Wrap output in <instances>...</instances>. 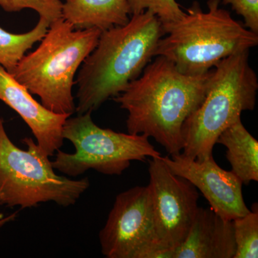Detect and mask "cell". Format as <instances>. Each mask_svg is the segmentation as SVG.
Masks as SVG:
<instances>
[{"label": "cell", "instance_id": "6da1fadb", "mask_svg": "<svg viewBox=\"0 0 258 258\" xmlns=\"http://www.w3.org/2000/svg\"><path fill=\"white\" fill-rule=\"evenodd\" d=\"M211 73L182 74L170 60L156 56L113 98L128 113V133L152 137L170 155L181 153L182 125L203 102Z\"/></svg>", "mask_w": 258, "mask_h": 258}, {"label": "cell", "instance_id": "7a4b0ae2", "mask_svg": "<svg viewBox=\"0 0 258 258\" xmlns=\"http://www.w3.org/2000/svg\"><path fill=\"white\" fill-rule=\"evenodd\" d=\"M164 35L162 23L149 10L132 15L124 25L102 32L76 79L77 114L96 111L123 92L151 62Z\"/></svg>", "mask_w": 258, "mask_h": 258}, {"label": "cell", "instance_id": "3957f363", "mask_svg": "<svg viewBox=\"0 0 258 258\" xmlns=\"http://www.w3.org/2000/svg\"><path fill=\"white\" fill-rule=\"evenodd\" d=\"M220 0H209L203 12L195 2L179 20L162 24L164 35L154 57L162 56L182 74H206L220 61L258 45V34L234 20L220 8Z\"/></svg>", "mask_w": 258, "mask_h": 258}, {"label": "cell", "instance_id": "277c9868", "mask_svg": "<svg viewBox=\"0 0 258 258\" xmlns=\"http://www.w3.org/2000/svg\"><path fill=\"white\" fill-rule=\"evenodd\" d=\"M102 31L76 30L60 18L51 23L36 50L24 56L10 73L42 104L58 114L76 112L73 87L76 73L94 50Z\"/></svg>", "mask_w": 258, "mask_h": 258}, {"label": "cell", "instance_id": "5b68a950", "mask_svg": "<svg viewBox=\"0 0 258 258\" xmlns=\"http://www.w3.org/2000/svg\"><path fill=\"white\" fill-rule=\"evenodd\" d=\"M249 51L231 55L212 70L201 104L181 128L183 155L204 161L212 157L219 136L255 107L257 75L249 63Z\"/></svg>", "mask_w": 258, "mask_h": 258}, {"label": "cell", "instance_id": "8992f818", "mask_svg": "<svg viewBox=\"0 0 258 258\" xmlns=\"http://www.w3.org/2000/svg\"><path fill=\"white\" fill-rule=\"evenodd\" d=\"M17 147L8 137L0 118V205L20 210L53 202L74 205L89 188L87 177L79 180L56 174L49 156L32 138Z\"/></svg>", "mask_w": 258, "mask_h": 258}, {"label": "cell", "instance_id": "52a82bcc", "mask_svg": "<svg viewBox=\"0 0 258 258\" xmlns=\"http://www.w3.org/2000/svg\"><path fill=\"white\" fill-rule=\"evenodd\" d=\"M92 113L88 111L66 119L62 137L73 144L76 151L70 154L57 150L52 161L56 170L73 177L90 169L105 175L119 176L132 161L161 157L146 136L101 128L93 121Z\"/></svg>", "mask_w": 258, "mask_h": 258}, {"label": "cell", "instance_id": "ba28073f", "mask_svg": "<svg viewBox=\"0 0 258 258\" xmlns=\"http://www.w3.org/2000/svg\"><path fill=\"white\" fill-rule=\"evenodd\" d=\"M107 258H173L174 250L159 242L150 191L137 186L118 194L99 232Z\"/></svg>", "mask_w": 258, "mask_h": 258}, {"label": "cell", "instance_id": "9c48e42d", "mask_svg": "<svg viewBox=\"0 0 258 258\" xmlns=\"http://www.w3.org/2000/svg\"><path fill=\"white\" fill-rule=\"evenodd\" d=\"M149 163L148 186L158 238L163 247L174 251L187 237L200 195L188 180L171 172L161 157L152 158Z\"/></svg>", "mask_w": 258, "mask_h": 258}, {"label": "cell", "instance_id": "30bf717a", "mask_svg": "<svg viewBox=\"0 0 258 258\" xmlns=\"http://www.w3.org/2000/svg\"><path fill=\"white\" fill-rule=\"evenodd\" d=\"M171 172L188 180L201 191L217 215L227 220L244 216L249 212L242 195V182L232 171L220 167L213 156L206 160L172 154L161 157Z\"/></svg>", "mask_w": 258, "mask_h": 258}, {"label": "cell", "instance_id": "8fae6325", "mask_svg": "<svg viewBox=\"0 0 258 258\" xmlns=\"http://www.w3.org/2000/svg\"><path fill=\"white\" fill-rule=\"evenodd\" d=\"M0 101L4 102L23 118L49 157L63 144L62 128L71 115L58 114L45 108L32 97L23 85L0 66Z\"/></svg>", "mask_w": 258, "mask_h": 258}, {"label": "cell", "instance_id": "7c38bea8", "mask_svg": "<svg viewBox=\"0 0 258 258\" xmlns=\"http://www.w3.org/2000/svg\"><path fill=\"white\" fill-rule=\"evenodd\" d=\"M236 252L232 220L211 208H199L186 240L173 258H234Z\"/></svg>", "mask_w": 258, "mask_h": 258}, {"label": "cell", "instance_id": "4fadbf2b", "mask_svg": "<svg viewBox=\"0 0 258 258\" xmlns=\"http://www.w3.org/2000/svg\"><path fill=\"white\" fill-rule=\"evenodd\" d=\"M127 0H64L62 18L76 30L96 28L103 32L130 20Z\"/></svg>", "mask_w": 258, "mask_h": 258}, {"label": "cell", "instance_id": "5bb4252c", "mask_svg": "<svg viewBox=\"0 0 258 258\" xmlns=\"http://www.w3.org/2000/svg\"><path fill=\"white\" fill-rule=\"evenodd\" d=\"M217 144L227 149L226 157L231 171L242 184L258 181V142L242 124L241 118L222 132Z\"/></svg>", "mask_w": 258, "mask_h": 258}, {"label": "cell", "instance_id": "9a60e30c", "mask_svg": "<svg viewBox=\"0 0 258 258\" xmlns=\"http://www.w3.org/2000/svg\"><path fill=\"white\" fill-rule=\"evenodd\" d=\"M49 26V22L40 18L35 28L26 33H11L0 28V66L10 74L27 51L43 38Z\"/></svg>", "mask_w": 258, "mask_h": 258}, {"label": "cell", "instance_id": "2e32d148", "mask_svg": "<svg viewBox=\"0 0 258 258\" xmlns=\"http://www.w3.org/2000/svg\"><path fill=\"white\" fill-rule=\"evenodd\" d=\"M236 252L234 258L258 257V205L244 216L232 220Z\"/></svg>", "mask_w": 258, "mask_h": 258}, {"label": "cell", "instance_id": "e0dca14e", "mask_svg": "<svg viewBox=\"0 0 258 258\" xmlns=\"http://www.w3.org/2000/svg\"><path fill=\"white\" fill-rule=\"evenodd\" d=\"M0 7L8 13H18L25 9L35 10L40 18L45 19L50 25L62 18L61 0H0Z\"/></svg>", "mask_w": 258, "mask_h": 258}, {"label": "cell", "instance_id": "ac0fdd59", "mask_svg": "<svg viewBox=\"0 0 258 258\" xmlns=\"http://www.w3.org/2000/svg\"><path fill=\"white\" fill-rule=\"evenodd\" d=\"M131 15L143 13L146 10L152 12L161 20L162 24L172 23L179 20L184 12L175 0H127Z\"/></svg>", "mask_w": 258, "mask_h": 258}, {"label": "cell", "instance_id": "d6986e66", "mask_svg": "<svg viewBox=\"0 0 258 258\" xmlns=\"http://www.w3.org/2000/svg\"><path fill=\"white\" fill-rule=\"evenodd\" d=\"M223 4L230 5L244 18V26L258 34V0H223Z\"/></svg>", "mask_w": 258, "mask_h": 258}, {"label": "cell", "instance_id": "ffe728a7", "mask_svg": "<svg viewBox=\"0 0 258 258\" xmlns=\"http://www.w3.org/2000/svg\"><path fill=\"white\" fill-rule=\"evenodd\" d=\"M17 216H18V212L11 214V215H10L8 217H4L3 214H1V215H0V228L6 225V224L9 223L10 222L14 221Z\"/></svg>", "mask_w": 258, "mask_h": 258}, {"label": "cell", "instance_id": "44dd1931", "mask_svg": "<svg viewBox=\"0 0 258 258\" xmlns=\"http://www.w3.org/2000/svg\"><path fill=\"white\" fill-rule=\"evenodd\" d=\"M1 214H2V213H1V210H0V215H1Z\"/></svg>", "mask_w": 258, "mask_h": 258}]
</instances>
